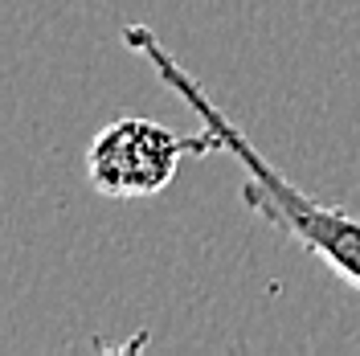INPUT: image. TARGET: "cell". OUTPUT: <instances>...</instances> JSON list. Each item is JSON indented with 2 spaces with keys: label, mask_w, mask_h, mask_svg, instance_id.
I'll list each match as a JSON object with an SVG mask.
<instances>
[{
  "label": "cell",
  "mask_w": 360,
  "mask_h": 356,
  "mask_svg": "<svg viewBox=\"0 0 360 356\" xmlns=\"http://www.w3.org/2000/svg\"><path fill=\"white\" fill-rule=\"evenodd\" d=\"M123 45L135 49L152 66V74H156L160 82L172 90V94H180V103L225 139V152L238 160L242 172H246V180H242V201H246L250 213L258 222H266L270 229H278L283 238H291L299 250H307L311 258H319L328 270H336L344 283H352L360 291V217L344 213L340 205L315 201L295 180L283 177L274 168V160H266L250 144L246 132L209 98V90H205L201 78H193L188 70L180 66V58L172 49L160 45V37L148 25H127L123 29Z\"/></svg>",
  "instance_id": "1"
},
{
  "label": "cell",
  "mask_w": 360,
  "mask_h": 356,
  "mask_svg": "<svg viewBox=\"0 0 360 356\" xmlns=\"http://www.w3.org/2000/svg\"><path fill=\"white\" fill-rule=\"evenodd\" d=\"M225 139L209 123L201 132L176 135L156 119H115L90 139L86 148V180L98 197L131 201L156 197L176 177L180 160L188 156H217Z\"/></svg>",
  "instance_id": "2"
}]
</instances>
